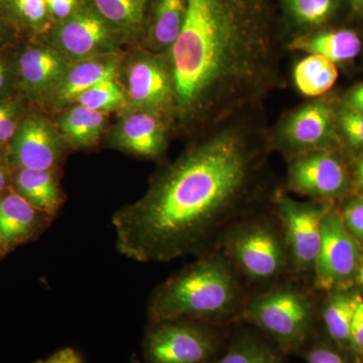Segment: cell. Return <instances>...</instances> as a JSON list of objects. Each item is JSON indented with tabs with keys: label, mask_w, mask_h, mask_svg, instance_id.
<instances>
[{
	"label": "cell",
	"mask_w": 363,
	"mask_h": 363,
	"mask_svg": "<svg viewBox=\"0 0 363 363\" xmlns=\"http://www.w3.org/2000/svg\"><path fill=\"white\" fill-rule=\"evenodd\" d=\"M255 136L225 123L162 172L142 200L112 217L117 250L149 264L217 250L259 196L267 143Z\"/></svg>",
	"instance_id": "6da1fadb"
},
{
	"label": "cell",
	"mask_w": 363,
	"mask_h": 363,
	"mask_svg": "<svg viewBox=\"0 0 363 363\" xmlns=\"http://www.w3.org/2000/svg\"><path fill=\"white\" fill-rule=\"evenodd\" d=\"M169 52L182 121L226 123L281 87L271 0H187Z\"/></svg>",
	"instance_id": "7a4b0ae2"
},
{
	"label": "cell",
	"mask_w": 363,
	"mask_h": 363,
	"mask_svg": "<svg viewBox=\"0 0 363 363\" xmlns=\"http://www.w3.org/2000/svg\"><path fill=\"white\" fill-rule=\"evenodd\" d=\"M240 274L220 250L200 255L155 289L149 321L189 318L224 328L241 317L247 302Z\"/></svg>",
	"instance_id": "3957f363"
},
{
	"label": "cell",
	"mask_w": 363,
	"mask_h": 363,
	"mask_svg": "<svg viewBox=\"0 0 363 363\" xmlns=\"http://www.w3.org/2000/svg\"><path fill=\"white\" fill-rule=\"evenodd\" d=\"M241 318L286 355L302 352L314 335L311 298L295 286H276L248 298Z\"/></svg>",
	"instance_id": "277c9868"
},
{
	"label": "cell",
	"mask_w": 363,
	"mask_h": 363,
	"mask_svg": "<svg viewBox=\"0 0 363 363\" xmlns=\"http://www.w3.org/2000/svg\"><path fill=\"white\" fill-rule=\"evenodd\" d=\"M277 226L264 218L245 217L227 229L217 250L250 281L269 283L291 267L283 231Z\"/></svg>",
	"instance_id": "5b68a950"
},
{
	"label": "cell",
	"mask_w": 363,
	"mask_h": 363,
	"mask_svg": "<svg viewBox=\"0 0 363 363\" xmlns=\"http://www.w3.org/2000/svg\"><path fill=\"white\" fill-rule=\"evenodd\" d=\"M221 327L189 319L150 322L143 339L145 363H209L223 350Z\"/></svg>",
	"instance_id": "8992f818"
},
{
	"label": "cell",
	"mask_w": 363,
	"mask_h": 363,
	"mask_svg": "<svg viewBox=\"0 0 363 363\" xmlns=\"http://www.w3.org/2000/svg\"><path fill=\"white\" fill-rule=\"evenodd\" d=\"M274 204L291 266L298 272H309L314 269L321 245L322 222L331 205L300 202L286 194L277 196Z\"/></svg>",
	"instance_id": "52a82bcc"
},
{
	"label": "cell",
	"mask_w": 363,
	"mask_h": 363,
	"mask_svg": "<svg viewBox=\"0 0 363 363\" xmlns=\"http://www.w3.org/2000/svg\"><path fill=\"white\" fill-rule=\"evenodd\" d=\"M359 242L342 220L340 212L330 207L322 222L321 245L314 269L316 288L332 291L350 281L362 264Z\"/></svg>",
	"instance_id": "ba28073f"
},
{
	"label": "cell",
	"mask_w": 363,
	"mask_h": 363,
	"mask_svg": "<svg viewBox=\"0 0 363 363\" xmlns=\"http://www.w3.org/2000/svg\"><path fill=\"white\" fill-rule=\"evenodd\" d=\"M336 113L323 99L314 100L289 112L277 126L271 145L289 159L327 149L335 140Z\"/></svg>",
	"instance_id": "9c48e42d"
},
{
	"label": "cell",
	"mask_w": 363,
	"mask_h": 363,
	"mask_svg": "<svg viewBox=\"0 0 363 363\" xmlns=\"http://www.w3.org/2000/svg\"><path fill=\"white\" fill-rule=\"evenodd\" d=\"M51 45L70 62L118 54L111 26L94 9L79 7L51 35Z\"/></svg>",
	"instance_id": "30bf717a"
},
{
	"label": "cell",
	"mask_w": 363,
	"mask_h": 363,
	"mask_svg": "<svg viewBox=\"0 0 363 363\" xmlns=\"http://www.w3.org/2000/svg\"><path fill=\"white\" fill-rule=\"evenodd\" d=\"M288 187L315 201L333 199L347 189V171L328 147L310 150L291 157Z\"/></svg>",
	"instance_id": "8fae6325"
},
{
	"label": "cell",
	"mask_w": 363,
	"mask_h": 363,
	"mask_svg": "<svg viewBox=\"0 0 363 363\" xmlns=\"http://www.w3.org/2000/svg\"><path fill=\"white\" fill-rule=\"evenodd\" d=\"M59 130L39 114L23 117L9 143V162L16 169L56 171L63 156Z\"/></svg>",
	"instance_id": "7c38bea8"
},
{
	"label": "cell",
	"mask_w": 363,
	"mask_h": 363,
	"mask_svg": "<svg viewBox=\"0 0 363 363\" xmlns=\"http://www.w3.org/2000/svg\"><path fill=\"white\" fill-rule=\"evenodd\" d=\"M128 108L164 113L175 108L171 68L161 59L142 56L128 70Z\"/></svg>",
	"instance_id": "4fadbf2b"
},
{
	"label": "cell",
	"mask_w": 363,
	"mask_h": 363,
	"mask_svg": "<svg viewBox=\"0 0 363 363\" xmlns=\"http://www.w3.org/2000/svg\"><path fill=\"white\" fill-rule=\"evenodd\" d=\"M70 63L52 45H28L16 62L18 82L35 101L51 100Z\"/></svg>",
	"instance_id": "5bb4252c"
},
{
	"label": "cell",
	"mask_w": 363,
	"mask_h": 363,
	"mask_svg": "<svg viewBox=\"0 0 363 363\" xmlns=\"http://www.w3.org/2000/svg\"><path fill=\"white\" fill-rule=\"evenodd\" d=\"M52 219L16 191L0 196V255L39 236Z\"/></svg>",
	"instance_id": "9a60e30c"
},
{
	"label": "cell",
	"mask_w": 363,
	"mask_h": 363,
	"mask_svg": "<svg viewBox=\"0 0 363 363\" xmlns=\"http://www.w3.org/2000/svg\"><path fill=\"white\" fill-rule=\"evenodd\" d=\"M113 145L136 156L155 159L164 152L166 123L162 114L150 111H130L112 135Z\"/></svg>",
	"instance_id": "2e32d148"
},
{
	"label": "cell",
	"mask_w": 363,
	"mask_h": 363,
	"mask_svg": "<svg viewBox=\"0 0 363 363\" xmlns=\"http://www.w3.org/2000/svg\"><path fill=\"white\" fill-rule=\"evenodd\" d=\"M121 67L118 55L76 62L69 67L63 80L50 100L54 108H63L66 105L75 104L81 94L111 79H116Z\"/></svg>",
	"instance_id": "e0dca14e"
},
{
	"label": "cell",
	"mask_w": 363,
	"mask_h": 363,
	"mask_svg": "<svg viewBox=\"0 0 363 363\" xmlns=\"http://www.w3.org/2000/svg\"><path fill=\"white\" fill-rule=\"evenodd\" d=\"M362 48L357 33L350 30L306 33L298 35L290 44V49L320 55L335 64L357 58Z\"/></svg>",
	"instance_id": "ac0fdd59"
},
{
	"label": "cell",
	"mask_w": 363,
	"mask_h": 363,
	"mask_svg": "<svg viewBox=\"0 0 363 363\" xmlns=\"http://www.w3.org/2000/svg\"><path fill=\"white\" fill-rule=\"evenodd\" d=\"M286 355L255 328L235 334L209 363H286Z\"/></svg>",
	"instance_id": "d6986e66"
},
{
	"label": "cell",
	"mask_w": 363,
	"mask_h": 363,
	"mask_svg": "<svg viewBox=\"0 0 363 363\" xmlns=\"http://www.w3.org/2000/svg\"><path fill=\"white\" fill-rule=\"evenodd\" d=\"M14 189L33 207L52 218L63 203L56 171L16 169Z\"/></svg>",
	"instance_id": "ffe728a7"
},
{
	"label": "cell",
	"mask_w": 363,
	"mask_h": 363,
	"mask_svg": "<svg viewBox=\"0 0 363 363\" xmlns=\"http://www.w3.org/2000/svg\"><path fill=\"white\" fill-rule=\"evenodd\" d=\"M187 0H154L147 28V44L157 52H169L180 35Z\"/></svg>",
	"instance_id": "44dd1931"
},
{
	"label": "cell",
	"mask_w": 363,
	"mask_h": 363,
	"mask_svg": "<svg viewBox=\"0 0 363 363\" xmlns=\"http://www.w3.org/2000/svg\"><path fill=\"white\" fill-rule=\"evenodd\" d=\"M106 113L76 104L60 118L59 131L69 145L84 149L96 145L104 130Z\"/></svg>",
	"instance_id": "7402d4cb"
},
{
	"label": "cell",
	"mask_w": 363,
	"mask_h": 363,
	"mask_svg": "<svg viewBox=\"0 0 363 363\" xmlns=\"http://www.w3.org/2000/svg\"><path fill=\"white\" fill-rule=\"evenodd\" d=\"M341 0H277L284 18L291 28L309 33L321 28L336 16Z\"/></svg>",
	"instance_id": "603a6c76"
},
{
	"label": "cell",
	"mask_w": 363,
	"mask_h": 363,
	"mask_svg": "<svg viewBox=\"0 0 363 363\" xmlns=\"http://www.w3.org/2000/svg\"><path fill=\"white\" fill-rule=\"evenodd\" d=\"M294 83L307 97H319L333 87L338 78L336 64L320 55L309 56L298 61L294 68Z\"/></svg>",
	"instance_id": "cb8c5ba5"
},
{
	"label": "cell",
	"mask_w": 363,
	"mask_h": 363,
	"mask_svg": "<svg viewBox=\"0 0 363 363\" xmlns=\"http://www.w3.org/2000/svg\"><path fill=\"white\" fill-rule=\"evenodd\" d=\"M357 296V293H335L325 304L322 314L325 329L331 340L341 350H350L351 321Z\"/></svg>",
	"instance_id": "d4e9b609"
},
{
	"label": "cell",
	"mask_w": 363,
	"mask_h": 363,
	"mask_svg": "<svg viewBox=\"0 0 363 363\" xmlns=\"http://www.w3.org/2000/svg\"><path fill=\"white\" fill-rule=\"evenodd\" d=\"M93 9L111 30L130 33L143 25L147 0H91Z\"/></svg>",
	"instance_id": "484cf974"
},
{
	"label": "cell",
	"mask_w": 363,
	"mask_h": 363,
	"mask_svg": "<svg viewBox=\"0 0 363 363\" xmlns=\"http://www.w3.org/2000/svg\"><path fill=\"white\" fill-rule=\"evenodd\" d=\"M87 107L91 111L104 112L128 108V94L116 82V79L102 81L85 91L76 99L75 104Z\"/></svg>",
	"instance_id": "4316f807"
},
{
	"label": "cell",
	"mask_w": 363,
	"mask_h": 363,
	"mask_svg": "<svg viewBox=\"0 0 363 363\" xmlns=\"http://www.w3.org/2000/svg\"><path fill=\"white\" fill-rule=\"evenodd\" d=\"M4 16L11 23L40 28L47 21L49 11L45 0H16Z\"/></svg>",
	"instance_id": "83f0119b"
},
{
	"label": "cell",
	"mask_w": 363,
	"mask_h": 363,
	"mask_svg": "<svg viewBox=\"0 0 363 363\" xmlns=\"http://www.w3.org/2000/svg\"><path fill=\"white\" fill-rule=\"evenodd\" d=\"M336 128L350 147L363 149V112L344 105L336 113Z\"/></svg>",
	"instance_id": "f1b7e54d"
},
{
	"label": "cell",
	"mask_w": 363,
	"mask_h": 363,
	"mask_svg": "<svg viewBox=\"0 0 363 363\" xmlns=\"http://www.w3.org/2000/svg\"><path fill=\"white\" fill-rule=\"evenodd\" d=\"M21 119V105L13 98L0 99V145L13 140Z\"/></svg>",
	"instance_id": "f546056e"
},
{
	"label": "cell",
	"mask_w": 363,
	"mask_h": 363,
	"mask_svg": "<svg viewBox=\"0 0 363 363\" xmlns=\"http://www.w3.org/2000/svg\"><path fill=\"white\" fill-rule=\"evenodd\" d=\"M346 228L359 243H363V196L346 202L340 212Z\"/></svg>",
	"instance_id": "4dcf8cb0"
},
{
	"label": "cell",
	"mask_w": 363,
	"mask_h": 363,
	"mask_svg": "<svg viewBox=\"0 0 363 363\" xmlns=\"http://www.w3.org/2000/svg\"><path fill=\"white\" fill-rule=\"evenodd\" d=\"M301 354L308 363H347L337 350L323 342L308 343Z\"/></svg>",
	"instance_id": "1f68e13d"
},
{
	"label": "cell",
	"mask_w": 363,
	"mask_h": 363,
	"mask_svg": "<svg viewBox=\"0 0 363 363\" xmlns=\"http://www.w3.org/2000/svg\"><path fill=\"white\" fill-rule=\"evenodd\" d=\"M350 350L363 359V297L357 296V305L350 327Z\"/></svg>",
	"instance_id": "d6a6232c"
},
{
	"label": "cell",
	"mask_w": 363,
	"mask_h": 363,
	"mask_svg": "<svg viewBox=\"0 0 363 363\" xmlns=\"http://www.w3.org/2000/svg\"><path fill=\"white\" fill-rule=\"evenodd\" d=\"M18 82L16 63L14 64L6 55L0 52V99L9 97V93Z\"/></svg>",
	"instance_id": "836d02e7"
},
{
	"label": "cell",
	"mask_w": 363,
	"mask_h": 363,
	"mask_svg": "<svg viewBox=\"0 0 363 363\" xmlns=\"http://www.w3.org/2000/svg\"><path fill=\"white\" fill-rule=\"evenodd\" d=\"M49 16L63 21L70 18L79 9L78 0H45Z\"/></svg>",
	"instance_id": "e575fe53"
},
{
	"label": "cell",
	"mask_w": 363,
	"mask_h": 363,
	"mask_svg": "<svg viewBox=\"0 0 363 363\" xmlns=\"http://www.w3.org/2000/svg\"><path fill=\"white\" fill-rule=\"evenodd\" d=\"M35 363H84V360L80 353L73 348H65L45 359L38 360Z\"/></svg>",
	"instance_id": "d590c367"
},
{
	"label": "cell",
	"mask_w": 363,
	"mask_h": 363,
	"mask_svg": "<svg viewBox=\"0 0 363 363\" xmlns=\"http://www.w3.org/2000/svg\"><path fill=\"white\" fill-rule=\"evenodd\" d=\"M345 106L363 112V84L357 85L346 97Z\"/></svg>",
	"instance_id": "8d00e7d4"
},
{
	"label": "cell",
	"mask_w": 363,
	"mask_h": 363,
	"mask_svg": "<svg viewBox=\"0 0 363 363\" xmlns=\"http://www.w3.org/2000/svg\"><path fill=\"white\" fill-rule=\"evenodd\" d=\"M13 35V23L0 13V48L6 44Z\"/></svg>",
	"instance_id": "74e56055"
},
{
	"label": "cell",
	"mask_w": 363,
	"mask_h": 363,
	"mask_svg": "<svg viewBox=\"0 0 363 363\" xmlns=\"http://www.w3.org/2000/svg\"><path fill=\"white\" fill-rule=\"evenodd\" d=\"M9 174L6 161L0 154V196L4 195V191L9 187Z\"/></svg>",
	"instance_id": "f35d334b"
},
{
	"label": "cell",
	"mask_w": 363,
	"mask_h": 363,
	"mask_svg": "<svg viewBox=\"0 0 363 363\" xmlns=\"http://www.w3.org/2000/svg\"><path fill=\"white\" fill-rule=\"evenodd\" d=\"M357 181L358 186L363 190V156L358 162L357 167Z\"/></svg>",
	"instance_id": "ab89813d"
},
{
	"label": "cell",
	"mask_w": 363,
	"mask_h": 363,
	"mask_svg": "<svg viewBox=\"0 0 363 363\" xmlns=\"http://www.w3.org/2000/svg\"><path fill=\"white\" fill-rule=\"evenodd\" d=\"M353 11L358 16H363V0H350Z\"/></svg>",
	"instance_id": "60d3db41"
},
{
	"label": "cell",
	"mask_w": 363,
	"mask_h": 363,
	"mask_svg": "<svg viewBox=\"0 0 363 363\" xmlns=\"http://www.w3.org/2000/svg\"><path fill=\"white\" fill-rule=\"evenodd\" d=\"M16 0H0V13L2 16H6L9 9L13 6Z\"/></svg>",
	"instance_id": "b9f144b4"
},
{
	"label": "cell",
	"mask_w": 363,
	"mask_h": 363,
	"mask_svg": "<svg viewBox=\"0 0 363 363\" xmlns=\"http://www.w3.org/2000/svg\"><path fill=\"white\" fill-rule=\"evenodd\" d=\"M358 278H359L360 283L363 286V267H360L359 272H358Z\"/></svg>",
	"instance_id": "7bdbcfd3"
}]
</instances>
